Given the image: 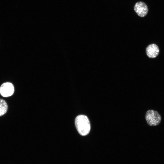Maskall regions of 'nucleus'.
<instances>
[{"label": "nucleus", "instance_id": "obj_1", "mask_svg": "<svg viewBox=\"0 0 164 164\" xmlns=\"http://www.w3.org/2000/svg\"><path fill=\"white\" fill-rule=\"evenodd\" d=\"M75 125L78 133L82 136H85L89 133L91 125L87 117L84 115H80L76 117Z\"/></svg>", "mask_w": 164, "mask_h": 164}, {"label": "nucleus", "instance_id": "obj_2", "mask_svg": "<svg viewBox=\"0 0 164 164\" xmlns=\"http://www.w3.org/2000/svg\"><path fill=\"white\" fill-rule=\"evenodd\" d=\"M145 119L149 125L155 126L160 124L161 121L162 117L158 111L150 109L146 111L145 114Z\"/></svg>", "mask_w": 164, "mask_h": 164}, {"label": "nucleus", "instance_id": "obj_3", "mask_svg": "<svg viewBox=\"0 0 164 164\" xmlns=\"http://www.w3.org/2000/svg\"><path fill=\"white\" fill-rule=\"evenodd\" d=\"M15 91L13 84L10 82L3 84L0 87V94L4 97H8L12 95Z\"/></svg>", "mask_w": 164, "mask_h": 164}, {"label": "nucleus", "instance_id": "obj_4", "mask_svg": "<svg viewBox=\"0 0 164 164\" xmlns=\"http://www.w3.org/2000/svg\"><path fill=\"white\" fill-rule=\"evenodd\" d=\"M134 10L138 15L144 17L147 14L149 9L147 5L142 2H136L134 6Z\"/></svg>", "mask_w": 164, "mask_h": 164}, {"label": "nucleus", "instance_id": "obj_5", "mask_svg": "<svg viewBox=\"0 0 164 164\" xmlns=\"http://www.w3.org/2000/svg\"><path fill=\"white\" fill-rule=\"evenodd\" d=\"M159 51L158 46L155 44L149 45L146 49V54L150 58L156 57L159 54Z\"/></svg>", "mask_w": 164, "mask_h": 164}, {"label": "nucleus", "instance_id": "obj_6", "mask_svg": "<svg viewBox=\"0 0 164 164\" xmlns=\"http://www.w3.org/2000/svg\"><path fill=\"white\" fill-rule=\"evenodd\" d=\"M8 109V106L6 101L3 99L0 98V116L5 114Z\"/></svg>", "mask_w": 164, "mask_h": 164}]
</instances>
